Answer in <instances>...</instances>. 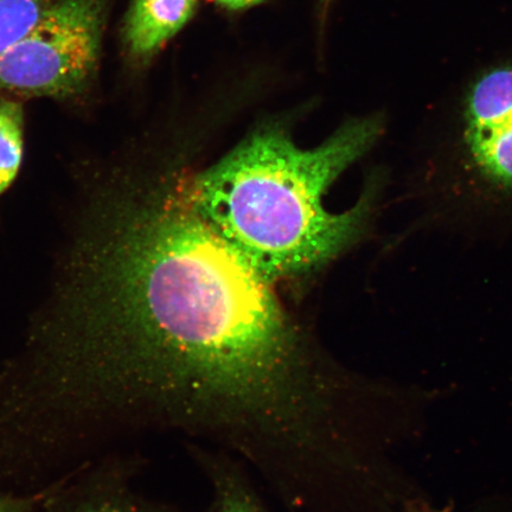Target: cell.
<instances>
[{"label":"cell","mask_w":512,"mask_h":512,"mask_svg":"<svg viewBox=\"0 0 512 512\" xmlns=\"http://www.w3.org/2000/svg\"><path fill=\"white\" fill-rule=\"evenodd\" d=\"M190 183L160 178L102 198L53 302L6 364L30 411L91 424L133 389L233 375L292 336L271 281L204 217Z\"/></svg>","instance_id":"1"},{"label":"cell","mask_w":512,"mask_h":512,"mask_svg":"<svg viewBox=\"0 0 512 512\" xmlns=\"http://www.w3.org/2000/svg\"><path fill=\"white\" fill-rule=\"evenodd\" d=\"M380 115L343 125L323 144L299 149L275 127L255 132L219 163L191 177L198 209L262 277H296L361 238L374 206L370 188L356 206L329 213L323 196L379 142Z\"/></svg>","instance_id":"2"},{"label":"cell","mask_w":512,"mask_h":512,"mask_svg":"<svg viewBox=\"0 0 512 512\" xmlns=\"http://www.w3.org/2000/svg\"><path fill=\"white\" fill-rule=\"evenodd\" d=\"M438 155L447 189L479 211H512V59L466 83Z\"/></svg>","instance_id":"3"},{"label":"cell","mask_w":512,"mask_h":512,"mask_svg":"<svg viewBox=\"0 0 512 512\" xmlns=\"http://www.w3.org/2000/svg\"><path fill=\"white\" fill-rule=\"evenodd\" d=\"M110 0H59L0 57V91L67 99L98 73Z\"/></svg>","instance_id":"4"},{"label":"cell","mask_w":512,"mask_h":512,"mask_svg":"<svg viewBox=\"0 0 512 512\" xmlns=\"http://www.w3.org/2000/svg\"><path fill=\"white\" fill-rule=\"evenodd\" d=\"M42 501L59 512H150L147 501L124 482V472L106 464L67 480Z\"/></svg>","instance_id":"5"},{"label":"cell","mask_w":512,"mask_h":512,"mask_svg":"<svg viewBox=\"0 0 512 512\" xmlns=\"http://www.w3.org/2000/svg\"><path fill=\"white\" fill-rule=\"evenodd\" d=\"M198 0H133L121 42L133 61H149L194 15Z\"/></svg>","instance_id":"6"},{"label":"cell","mask_w":512,"mask_h":512,"mask_svg":"<svg viewBox=\"0 0 512 512\" xmlns=\"http://www.w3.org/2000/svg\"><path fill=\"white\" fill-rule=\"evenodd\" d=\"M213 488L210 512H266L247 477L228 456L197 448Z\"/></svg>","instance_id":"7"},{"label":"cell","mask_w":512,"mask_h":512,"mask_svg":"<svg viewBox=\"0 0 512 512\" xmlns=\"http://www.w3.org/2000/svg\"><path fill=\"white\" fill-rule=\"evenodd\" d=\"M23 108L16 101L0 100V195L17 176L23 155Z\"/></svg>","instance_id":"8"},{"label":"cell","mask_w":512,"mask_h":512,"mask_svg":"<svg viewBox=\"0 0 512 512\" xmlns=\"http://www.w3.org/2000/svg\"><path fill=\"white\" fill-rule=\"evenodd\" d=\"M59 0H0V57L34 28Z\"/></svg>","instance_id":"9"},{"label":"cell","mask_w":512,"mask_h":512,"mask_svg":"<svg viewBox=\"0 0 512 512\" xmlns=\"http://www.w3.org/2000/svg\"><path fill=\"white\" fill-rule=\"evenodd\" d=\"M40 501L36 497L0 494V512H31Z\"/></svg>","instance_id":"10"},{"label":"cell","mask_w":512,"mask_h":512,"mask_svg":"<svg viewBox=\"0 0 512 512\" xmlns=\"http://www.w3.org/2000/svg\"><path fill=\"white\" fill-rule=\"evenodd\" d=\"M216 2L229 10H243L264 3L265 0H216Z\"/></svg>","instance_id":"11"},{"label":"cell","mask_w":512,"mask_h":512,"mask_svg":"<svg viewBox=\"0 0 512 512\" xmlns=\"http://www.w3.org/2000/svg\"><path fill=\"white\" fill-rule=\"evenodd\" d=\"M320 2H322V12H323V16H325L326 12H328V10H329L331 0H320Z\"/></svg>","instance_id":"12"}]
</instances>
